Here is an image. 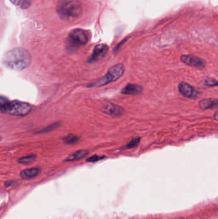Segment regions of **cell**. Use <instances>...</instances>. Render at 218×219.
<instances>
[{
	"mask_svg": "<svg viewBox=\"0 0 218 219\" xmlns=\"http://www.w3.org/2000/svg\"><path fill=\"white\" fill-rule=\"evenodd\" d=\"M104 158H105V156H100L98 155H93L92 156H90L88 158H87L86 161L87 162H96L101 160V159H103Z\"/></svg>",
	"mask_w": 218,
	"mask_h": 219,
	"instance_id": "obj_20",
	"label": "cell"
},
{
	"mask_svg": "<svg viewBox=\"0 0 218 219\" xmlns=\"http://www.w3.org/2000/svg\"><path fill=\"white\" fill-rule=\"evenodd\" d=\"M20 184V181H8L5 183V186L6 187H15L17 186V185H19Z\"/></svg>",
	"mask_w": 218,
	"mask_h": 219,
	"instance_id": "obj_21",
	"label": "cell"
},
{
	"mask_svg": "<svg viewBox=\"0 0 218 219\" xmlns=\"http://www.w3.org/2000/svg\"><path fill=\"white\" fill-rule=\"evenodd\" d=\"M123 109H122L119 106L115 105L114 104H108L104 108V112H106V113L110 115H113L116 117L122 115L123 114Z\"/></svg>",
	"mask_w": 218,
	"mask_h": 219,
	"instance_id": "obj_12",
	"label": "cell"
},
{
	"mask_svg": "<svg viewBox=\"0 0 218 219\" xmlns=\"http://www.w3.org/2000/svg\"><path fill=\"white\" fill-rule=\"evenodd\" d=\"M88 155V151L86 149H81L79 150L74 152L73 154L70 155L65 159V162H74V161H78L79 159H81L84 158Z\"/></svg>",
	"mask_w": 218,
	"mask_h": 219,
	"instance_id": "obj_13",
	"label": "cell"
},
{
	"mask_svg": "<svg viewBox=\"0 0 218 219\" xmlns=\"http://www.w3.org/2000/svg\"><path fill=\"white\" fill-rule=\"evenodd\" d=\"M60 125V123H59V122H56L52 124H51L50 126L46 127V128H44L43 129L41 130V131L37 132V133H47V132H51L52 129H55L57 128Z\"/></svg>",
	"mask_w": 218,
	"mask_h": 219,
	"instance_id": "obj_18",
	"label": "cell"
},
{
	"mask_svg": "<svg viewBox=\"0 0 218 219\" xmlns=\"http://www.w3.org/2000/svg\"><path fill=\"white\" fill-rule=\"evenodd\" d=\"M37 159V156L35 155H29L27 156L21 157L18 159V162L22 165H28L30 164L35 161V159Z\"/></svg>",
	"mask_w": 218,
	"mask_h": 219,
	"instance_id": "obj_14",
	"label": "cell"
},
{
	"mask_svg": "<svg viewBox=\"0 0 218 219\" xmlns=\"http://www.w3.org/2000/svg\"><path fill=\"white\" fill-rule=\"evenodd\" d=\"M40 172L39 168H30L23 170L20 173V176L23 180H31L37 176Z\"/></svg>",
	"mask_w": 218,
	"mask_h": 219,
	"instance_id": "obj_11",
	"label": "cell"
},
{
	"mask_svg": "<svg viewBox=\"0 0 218 219\" xmlns=\"http://www.w3.org/2000/svg\"><path fill=\"white\" fill-rule=\"evenodd\" d=\"M143 88L141 85L133 84H128L123 87L121 93L126 95H138L143 92Z\"/></svg>",
	"mask_w": 218,
	"mask_h": 219,
	"instance_id": "obj_9",
	"label": "cell"
},
{
	"mask_svg": "<svg viewBox=\"0 0 218 219\" xmlns=\"http://www.w3.org/2000/svg\"><path fill=\"white\" fill-rule=\"evenodd\" d=\"M2 113L10 115L23 117L28 115L32 111L31 105L19 101H7L1 104L0 106Z\"/></svg>",
	"mask_w": 218,
	"mask_h": 219,
	"instance_id": "obj_3",
	"label": "cell"
},
{
	"mask_svg": "<svg viewBox=\"0 0 218 219\" xmlns=\"http://www.w3.org/2000/svg\"><path fill=\"white\" fill-rule=\"evenodd\" d=\"M203 85L209 87H216L218 85V81L214 79V78H205L203 81Z\"/></svg>",
	"mask_w": 218,
	"mask_h": 219,
	"instance_id": "obj_16",
	"label": "cell"
},
{
	"mask_svg": "<svg viewBox=\"0 0 218 219\" xmlns=\"http://www.w3.org/2000/svg\"><path fill=\"white\" fill-rule=\"evenodd\" d=\"M175 219H184V218H182V217H179V218H176Z\"/></svg>",
	"mask_w": 218,
	"mask_h": 219,
	"instance_id": "obj_23",
	"label": "cell"
},
{
	"mask_svg": "<svg viewBox=\"0 0 218 219\" xmlns=\"http://www.w3.org/2000/svg\"><path fill=\"white\" fill-rule=\"evenodd\" d=\"M178 90L182 96L191 99H198L200 96L198 90L184 81L180 82L178 85Z\"/></svg>",
	"mask_w": 218,
	"mask_h": 219,
	"instance_id": "obj_5",
	"label": "cell"
},
{
	"mask_svg": "<svg viewBox=\"0 0 218 219\" xmlns=\"http://www.w3.org/2000/svg\"><path fill=\"white\" fill-rule=\"evenodd\" d=\"M199 107L201 110H205L218 107V99L214 98H206L199 101Z\"/></svg>",
	"mask_w": 218,
	"mask_h": 219,
	"instance_id": "obj_10",
	"label": "cell"
},
{
	"mask_svg": "<svg viewBox=\"0 0 218 219\" xmlns=\"http://www.w3.org/2000/svg\"><path fill=\"white\" fill-rule=\"evenodd\" d=\"M214 119L216 121H218V111H217L216 112V113L214 114Z\"/></svg>",
	"mask_w": 218,
	"mask_h": 219,
	"instance_id": "obj_22",
	"label": "cell"
},
{
	"mask_svg": "<svg viewBox=\"0 0 218 219\" xmlns=\"http://www.w3.org/2000/svg\"><path fill=\"white\" fill-rule=\"evenodd\" d=\"M79 138L78 136L74 135L73 134H69L65 137L63 138V141L65 144H73L79 141Z\"/></svg>",
	"mask_w": 218,
	"mask_h": 219,
	"instance_id": "obj_15",
	"label": "cell"
},
{
	"mask_svg": "<svg viewBox=\"0 0 218 219\" xmlns=\"http://www.w3.org/2000/svg\"><path fill=\"white\" fill-rule=\"evenodd\" d=\"M125 72V67L122 63H118L111 67L105 76L86 85L87 87H99L109 83L114 82L122 76Z\"/></svg>",
	"mask_w": 218,
	"mask_h": 219,
	"instance_id": "obj_4",
	"label": "cell"
},
{
	"mask_svg": "<svg viewBox=\"0 0 218 219\" xmlns=\"http://www.w3.org/2000/svg\"><path fill=\"white\" fill-rule=\"evenodd\" d=\"M139 142H140V138L136 137L129 142L126 145V147L127 149H131V148L136 147L139 145Z\"/></svg>",
	"mask_w": 218,
	"mask_h": 219,
	"instance_id": "obj_17",
	"label": "cell"
},
{
	"mask_svg": "<svg viewBox=\"0 0 218 219\" xmlns=\"http://www.w3.org/2000/svg\"><path fill=\"white\" fill-rule=\"evenodd\" d=\"M180 60L182 63L188 66L195 68L202 69L205 67L207 62L203 59L190 55H183L180 56Z\"/></svg>",
	"mask_w": 218,
	"mask_h": 219,
	"instance_id": "obj_6",
	"label": "cell"
},
{
	"mask_svg": "<svg viewBox=\"0 0 218 219\" xmlns=\"http://www.w3.org/2000/svg\"><path fill=\"white\" fill-rule=\"evenodd\" d=\"M32 63V56L29 51L24 48H18L11 50L3 58L5 66L11 70L21 71L28 68Z\"/></svg>",
	"mask_w": 218,
	"mask_h": 219,
	"instance_id": "obj_1",
	"label": "cell"
},
{
	"mask_svg": "<svg viewBox=\"0 0 218 219\" xmlns=\"http://www.w3.org/2000/svg\"><path fill=\"white\" fill-rule=\"evenodd\" d=\"M56 10L62 18H75L82 14V7L79 0H60Z\"/></svg>",
	"mask_w": 218,
	"mask_h": 219,
	"instance_id": "obj_2",
	"label": "cell"
},
{
	"mask_svg": "<svg viewBox=\"0 0 218 219\" xmlns=\"http://www.w3.org/2000/svg\"><path fill=\"white\" fill-rule=\"evenodd\" d=\"M70 40L72 45L79 46L85 45L88 42V36L86 33L82 29H74L70 34Z\"/></svg>",
	"mask_w": 218,
	"mask_h": 219,
	"instance_id": "obj_7",
	"label": "cell"
},
{
	"mask_svg": "<svg viewBox=\"0 0 218 219\" xmlns=\"http://www.w3.org/2000/svg\"><path fill=\"white\" fill-rule=\"evenodd\" d=\"M108 51V46L105 44H99L96 46L93 50V52L91 56L88 60V63H94L97 61H99L104 58L106 55L107 54Z\"/></svg>",
	"mask_w": 218,
	"mask_h": 219,
	"instance_id": "obj_8",
	"label": "cell"
},
{
	"mask_svg": "<svg viewBox=\"0 0 218 219\" xmlns=\"http://www.w3.org/2000/svg\"><path fill=\"white\" fill-rule=\"evenodd\" d=\"M10 2L15 5H21L23 8H27L30 3L29 0H10Z\"/></svg>",
	"mask_w": 218,
	"mask_h": 219,
	"instance_id": "obj_19",
	"label": "cell"
}]
</instances>
